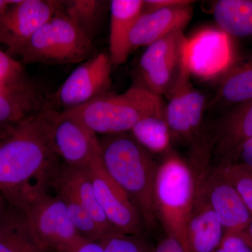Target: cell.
Instances as JSON below:
<instances>
[{"instance_id":"cell-25","label":"cell","mask_w":252,"mask_h":252,"mask_svg":"<svg viewBox=\"0 0 252 252\" xmlns=\"http://www.w3.org/2000/svg\"><path fill=\"white\" fill-rule=\"evenodd\" d=\"M183 31L174 32L148 46L140 61V72H145L180 56L188 46Z\"/></svg>"},{"instance_id":"cell-2","label":"cell","mask_w":252,"mask_h":252,"mask_svg":"<svg viewBox=\"0 0 252 252\" xmlns=\"http://www.w3.org/2000/svg\"><path fill=\"white\" fill-rule=\"evenodd\" d=\"M99 144L104 168L133 200L144 228H157L154 182L158 165L150 152L127 133L104 135Z\"/></svg>"},{"instance_id":"cell-35","label":"cell","mask_w":252,"mask_h":252,"mask_svg":"<svg viewBox=\"0 0 252 252\" xmlns=\"http://www.w3.org/2000/svg\"><path fill=\"white\" fill-rule=\"evenodd\" d=\"M16 1L17 0H0V18L2 17L8 8Z\"/></svg>"},{"instance_id":"cell-17","label":"cell","mask_w":252,"mask_h":252,"mask_svg":"<svg viewBox=\"0 0 252 252\" xmlns=\"http://www.w3.org/2000/svg\"><path fill=\"white\" fill-rule=\"evenodd\" d=\"M252 137V100L235 106L215 132V150L220 158L219 165L235 161L239 149Z\"/></svg>"},{"instance_id":"cell-4","label":"cell","mask_w":252,"mask_h":252,"mask_svg":"<svg viewBox=\"0 0 252 252\" xmlns=\"http://www.w3.org/2000/svg\"><path fill=\"white\" fill-rule=\"evenodd\" d=\"M194 195V179L188 162L173 152L158 165L154 182V203L158 221L186 252H193L188 226Z\"/></svg>"},{"instance_id":"cell-29","label":"cell","mask_w":252,"mask_h":252,"mask_svg":"<svg viewBox=\"0 0 252 252\" xmlns=\"http://www.w3.org/2000/svg\"><path fill=\"white\" fill-rule=\"evenodd\" d=\"M104 252H148L137 235L114 232L100 240Z\"/></svg>"},{"instance_id":"cell-13","label":"cell","mask_w":252,"mask_h":252,"mask_svg":"<svg viewBox=\"0 0 252 252\" xmlns=\"http://www.w3.org/2000/svg\"><path fill=\"white\" fill-rule=\"evenodd\" d=\"M228 36L220 29H207L188 39L190 74L209 78L230 69L231 54Z\"/></svg>"},{"instance_id":"cell-21","label":"cell","mask_w":252,"mask_h":252,"mask_svg":"<svg viewBox=\"0 0 252 252\" xmlns=\"http://www.w3.org/2000/svg\"><path fill=\"white\" fill-rule=\"evenodd\" d=\"M213 15L220 31L237 38L252 36V0H220Z\"/></svg>"},{"instance_id":"cell-18","label":"cell","mask_w":252,"mask_h":252,"mask_svg":"<svg viewBox=\"0 0 252 252\" xmlns=\"http://www.w3.org/2000/svg\"><path fill=\"white\" fill-rule=\"evenodd\" d=\"M142 0H112L109 3V57L112 65L126 62L132 52L130 34L143 10Z\"/></svg>"},{"instance_id":"cell-15","label":"cell","mask_w":252,"mask_h":252,"mask_svg":"<svg viewBox=\"0 0 252 252\" xmlns=\"http://www.w3.org/2000/svg\"><path fill=\"white\" fill-rule=\"evenodd\" d=\"M192 16L190 5L142 11L130 32L131 50L148 46L174 32L183 31Z\"/></svg>"},{"instance_id":"cell-27","label":"cell","mask_w":252,"mask_h":252,"mask_svg":"<svg viewBox=\"0 0 252 252\" xmlns=\"http://www.w3.org/2000/svg\"><path fill=\"white\" fill-rule=\"evenodd\" d=\"M217 166L234 186L252 216V167L238 163Z\"/></svg>"},{"instance_id":"cell-38","label":"cell","mask_w":252,"mask_h":252,"mask_svg":"<svg viewBox=\"0 0 252 252\" xmlns=\"http://www.w3.org/2000/svg\"><path fill=\"white\" fill-rule=\"evenodd\" d=\"M5 207H6V205H5L4 203V197L0 193V214L4 210Z\"/></svg>"},{"instance_id":"cell-9","label":"cell","mask_w":252,"mask_h":252,"mask_svg":"<svg viewBox=\"0 0 252 252\" xmlns=\"http://www.w3.org/2000/svg\"><path fill=\"white\" fill-rule=\"evenodd\" d=\"M190 77L187 55L177 80L167 94L165 119L172 137L191 143L202 130L205 98Z\"/></svg>"},{"instance_id":"cell-34","label":"cell","mask_w":252,"mask_h":252,"mask_svg":"<svg viewBox=\"0 0 252 252\" xmlns=\"http://www.w3.org/2000/svg\"><path fill=\"white\" fill-rule=\"evenodd\" d=\"M60 252H104V249L100 242L83 240L73 248Z\"/></svg>"},{"instance_id":"cell-14","label":"cell","mask_w":252,"mask_h":252,"mask_svg":"<svg viewBox=\"0 0 252 252\" xmlns=\"http://www.w3.org/2000/svg\"><path fill=\"white\" fill-rule=\"evenodd\" d=\"M225 230L212 208L203 180L194 179V195L189 220V243L193 252H214L220 246Z\"/></svg>"},{"instance_id":"cell-19","label":"cell","mask_w":252,"mask_h":252,"mask_svg":"<svg viewBox=\"0 0 252 252\" xmlns=\"http://www.w3.org/2000/svg\"><path fill=\"white\" fill-rule=\"evenodd\" d=\"M47 107L48 96L31 79L0 89V124L14 125Z\"/></svg>"},{"instance_id":"cell-30","label":"cell","mask_w":252,"mask_h":252,"mask_svg":"<svg viewBox=\"0 0 252 252\" xmlns=\"http://www.w3.org/2000/svg\"><path fill=\"white\" fill-rule=\"evenodd\" d=\"M220 248L225 252H252V245L243 232H225Z\"/></svg>"},{"instance_id":"cell-8","label":"cell","mask_w":252,"mask_h":252,"mask_svg":"<svg viewBox=\"0 0 252 252\" xmlns=\"http://www.w3.org/2000/svg\"><path fill=\"white\" fill-rule=\"evenodd\" d=\"M88 167L96 198L114 229L123 234L138 236L144 228L140 212L128 194L104 168L100 152Z\"/></svg>"},{"instance_id":"cell-1","label":"cell","mask_w":252,"mask_h":252,"mask_svg":"<svg viewBox=\"0 0 252 252\" xmlns=\"http://www.w3.org/2000/svg\"><path fill=\"white\" fill-rule=\"evenodd\" d=\"M54 112L47 107L18 122L0 141V193L22 212L48 193L63 162L51 140Z\"/></svg>"},{"instance_id":"cell-3","label":"cell","mask_w":252,"mask_h":252,"mask_svg":"<svg viewBox=\"0 0 252 252\" xmlns=\"http://www.w3.org/2000/svg\"><path fill=\"white\" fill-rule=\"evenodd\" d=\"M161 97L142 86L122 94H107L77 108L66 110L95 135L127 133L149 116H165Z\"/></svg>"},{"instance_id":"cell-39","label":"cell","mask_w":252,"mask_h":252,"mask_svg":"<svg viewBox=\"0 0 252 252\" xmlns=\"http://www.w3.org/2000/svg\"></svg>"},{"instance_id":"cell-12","label":"cell","mask_w":252,"mask_h":252,"mask_svg":"<svg viewBox=\"0 0 252 252\" xmlns=\"http://www.w3.org/2000/svg\"><path fill=\"white\" fill-rule=\"evenodd\" d=\"M203 181L207 200L225 232L243 231L252 216L234 186L211 163L204 167Z\"/></svg>"},{"instance_id":"cell-10","label":"cell","mask_w":252,"mask_h":252,"mask_svg":"<svg viewBox=\"0 0 252 252\" xmlns=\"http://www.w3.org/2000/svg\"><path fill=\"white\" fill-rule=\"evenodd\" d=\"M58 0H17L0 18V44L14 58L56 11L61 8Z\"/></svg>"},{"instance_id":"cell-32","label":"cell","mask_w":252,"mask_h":252,"mask_svg":"<svg viewBox=\"0 0 252 252\" xmlns=\"http://www.w3.org/2000/svg\"><path fill=\"white\" fill-rule=\"evenodd\" d=\"M152 252H186L185 249L173 237L166 235V236L158 243L157 247Z\"/></svg>"},{"instance_id":"cell-24","label":"cell","mask_w":252,"mask_h":252,"mask_svg":"<svg viewBox=\"0 0 252 252\" xmlns=\"http://www.w3.org/2000/svg\"><path fill=\"white\" fill-rule=\"evenodd\" d=\"M130 135L150 153L169 152L171 132L165 116H149L136 124Z\"/></svg>"},{"instance_id":"cell-28","label":"cell","mask_w":252,"mask_h":252,"mask_svg":"<svg viewBox=\"0 0 252 252\" xmlns=\"http://www.w3.org/2000/svg\"><path fill=\"white\" fill-rule=\"evenodd\" d=\"M30 80L22 63L0 51V89L21 85Z\"/></svg>"},{"instance_id":"cell-6","label":"cell","mask_w":252,"mask_h":252,"mask_svg":"<svg viewBox=\"0 0 252 252\" xmlns=\"http://www.w3.org/2000/svg\"><path fill=\"white\" fill-rule=\"evenodd\" d=\"M112 66L108 54H94L81 63L58 90L48 96V107L60 112L69 110L108 94Z\"/></svg>"},{"instance_id":"cell-7","label":"cell","mask_w":252,"mask_h":252,"mask_svg":"<svg viewBox=\"0 0 252 252\" xmlns=\"http://www.w3.org/2000/svg\"><path fill=\"white\" fill-rule=\"evenodd\" d=\"M23 212L36 240L45 251H65L85 240L74 228L65 204L57 194L55 196L43 194Z\"/></svg>"},{"instance_id":"cell-5","label":"cell","mask_w":252,"mask_h":252,"mask_svg":"<svg viewBox=\"0 0 252 252\" xmlns=\"http://www.w3.org/2000/svg\"><path fill=\"white\" fill-rule=\"evenodd\" d=\"M94 42L60 8L24 46L19 56L23 64L81 63L95 54Z\"/></svg>"},{"instance_id":"cell-37","label":"cell","mask_w":252,"mask_h":252,"mask_svg":"<svg viewBox=\"0 0 252 252\" xmlns=\"http://www.w3.org/2000/svg\"><path fill=\"white\" fill-rule=\"evenodd\" d=\"M243 232L244 235L248 238V240L252 245V220H250V223H249L248 226H247V228H245Z\"/></svg>"},{"instance_id":"cell-11","label":"cell","mask_w":252,"mask_h":252,"mask_svg":"<svg viewBox=\"0 0 252 252\" xmlns=\"http://www.w3.org/2000/svg\"><path fill=\"white\" fill-rule=\"evenodd\" d=\"M51 135L55 152L66 165L87 167L100 152L97 135L66 111L54 109Z\"/></svg>"},{"instance_id":"cell-26","label":"cell","mask_w":252,"mask_h":252,"mask_svg":"<svg viewBox=\"0 0 252 252\" xmlns=\"http://www.w3.org/2000/svg\"><path fill=\"white\" fill-rule=\"evenodd\" d=\"M52 188L65 204L73 225L81 238L89 241H100L105 235L89 212L67 190L60 187Z\"/></svg>"},{"instance_id":"cell-22","label":"cell","mask_w":252,"mask_h":252,"mask_svg":"<svg viewBox=\"0 0 252 252\" xmlns=\"http://www.w3.org/2000/svg\"><path fill=\"white\" fill-rule=\"evenodd\" d=\"M107 1L102 0H64L61 7L67 17L92 42L103 22Z\"/></svg>"},{"instance_id":"cell-20","label":"cell","mask_w":252,"mask_h":252,"mask_svg":"<svg viewBox=\"0 0 252 252\" xmlns=\"http://www.w3.org/2000/svg\"><path fill=\"white\" fill-rule=\"evenodd\" d=\"M0 252H48L36 240L24 212L11 205L0 214Z\"/></svg>"},{"instance_id":"cell-31","label":"cell","mask_w":252,"mask_h":252,"mask_svg":"<svg viewBox=\"0 0 252 252\" xmlns=\"http://www.w3.org/2000/svg\"><path fill=\"white\" fill-rule=\"evenodd\" d=\"M195 2L189 0H146L144 1L142 11L176 7V6H189Z\"/></svg>"},{"instance_id":"cell-36","label":"cell","mask_w":252,"mask_h":252,"mask_svg":"<svg viewBox=\"0 0 252 252\" xmlns=\"http://www.w3.org/2000/svg\"><path fill=\"white\" fill-rule=\"evenodd\" d=\"M14 125L0 124V141L3 140L6 136L9 135Z\"/></svg>"},{"instance_id":"cell-16","label":"cell","mask_w":252,"mask_h":252,"mask_svg":"<svg viewBox=\"0 0 252 252\" xmlns=\"http://www.w3.org/2000/svg\"><path fill=\"white\" fill-rule=\"evenodd\" d=\"M54 187L70 193L89 212L105 236L117 232L97 202L88 166H70L62 162L51 184V188Z\"/></svg>"},{"instance_id":"cell-23","label":"cell","mask_w":252,"mask_h":252,"mask_svg":"<svg viewBox=\"0 0 252 252\" xmlns=\"http://www.w3.org/2000/svg\"><path fill=\"white\" fill-rule=\"evenodd\" d=\"M218 94L222 102L229 105L252 100V54L225 73Z\"/></svg>"},{"instance_id":"cell-33","label":"cell","mask_w":252,"mask_h":252,"mask_svg":"<svg viewBox=\"0 0 252 252\" xmlns=\"http://www.w3.org/2000/svg\"><path fill=\"white\" fill-rule=\"evenodd\" d=\"M234 163L252 167V137L247 140L239 149L233 164Z\"/></svg>"}]
</instances>
